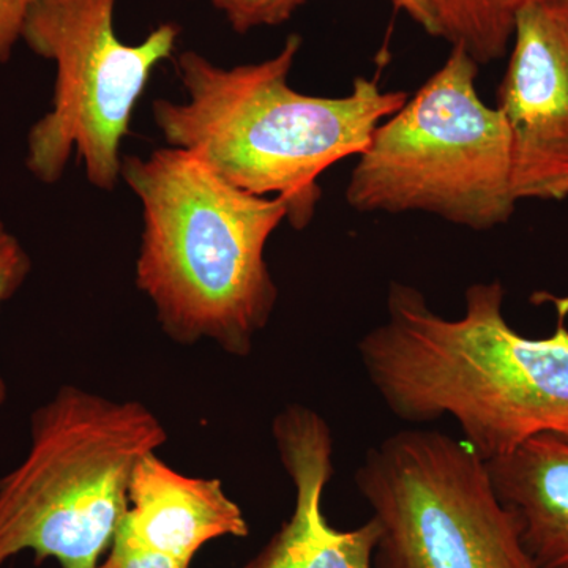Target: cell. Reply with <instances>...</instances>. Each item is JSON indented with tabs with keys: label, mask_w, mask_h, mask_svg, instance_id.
Returning <instances> with one entry per match:
<instances>
[{
	"label": "cell",
	"mask_w": 568,
	"mask_h": 568,
	"mask_svg": "<svg viewBox=\"0 0 568 568\" xmlns=\"http://www.w3.org/2000/svg\"><path fill=\"white\" fill-rule=\"evenodd\" d=\"M506 290L476 283L457 320L437 315L409 284L388 287L386 321L358 342L369 383L407 424L450 417L485 462L532 437L568 440V301L545 338L518 334L504 316Z\"/></svg>",
	"instance_id": "1"
},
{
	"label": "cell",
	"mask_w": 568,
	"mask_h": 568,
	"mask_svg": "<svg viewBox=\"0 0 568 568\" xmlns=\"http://www.w3.org/2000/svg\"><path fill=\"white\" fill-rule=\"evenodd\" d=\"M144 231L136 284L174 342L211 339L248 355L276 305L265 245L287 220L286 200L237 189L185 149L123 156Z\"/></svg>",
	"instance_id": "2"
},
{
	"label": "cell",
	"mask_w": 568,
	"mask_h": 568,
	"mask_svg": "<svg viewBox=\"0 0 568 568\" xmlns=\"http://www.w3.org/2000/svg\"><path fill=\"white\" fill-rule=\"evenodd\" d=\"M301 47L294 33L274 58L233 69L182 52L178 69L189 102L153 103L171 148L194 153L244 192L284 197L295 230L315 215L324 171L361 155L377 126L409 99L366 78L335 99L294 91L287 78Z\"/></svg>",
	"instance_id": "3"
},
{
	"label": "cell",
	"mask_w": 568,
	"mask_h": 568,
	"mask_svg": "<svg viewBox=\"0 0 568 568\" xmlns=\"http://www.w3.org/2000/svg\"><path fill=\"white\" fill-rule=\"evenodd\" d=\"M166 429L140 402L62 387L31 418V447L0 478V568L22 551L61 568H97L129 508L142 458Z\"/></svg>",
	"instance_id": "4"
},
{
	"label": "cell",
	"mask_w": 568,
	"mask_h": 568,
	"mask_svg": "<svg viewBox=\"0 0 568 568\" xmlns=\"http://www.w3.org/2000/svg\"><path fill=\"white\" fill-rule=\"evenodd\" d=\"M478 67L452 47L446 63L377 126L347 183L351 207L432 213L474 231L511 219L510 132L477 93Z\"/></svg>",
	"instance_id": "5"
},
{
	"label": "cell",
	"mask_w": 568,
	"mask_h": 568,
	"mask_svg": "<svg viewBox=\"0 0 568 568\" xmlns=\"http://www.w3.org/2000/svg\"><path fill=\"white\" fill-rule=\"evenodd\" d=\"M355 485L379 528L375 568H540L500 503L487 462L435 429L369 448Z\"/></svg>",
	"instance_id": "6"
},
{
	"label": "cell",
	"mask_w": 568,
	"mask_h": 568,
	"mask_svg": "<svg viewBox=\"0 0 568 568\" xmlns=\"http://www.w3.org/2000/svg\"><path fill=\"white\" fill-rule=\"evenodd\" d=\"M118 0H33L21 39L55 63L52 108L29 132L28 163L33 178L55 183L71 153L100 190L121 179V142L155 67L173 55L179 29L164 22L141 43L119 39Z\"/></svg>",
	"instance_id": "7"
},
{
	"label": "cell",
	"mask_w": 568,
	"mask_h": 568,
	"mask_svg": "<svg viewBox=\"0 0 568 568\" xmlns=\"http://www.w3.org/2000/svg\"><path fill=\"white\" fill-rule=\"evenodd\" d=\"M497 110L510 132L517 201L568 197V0L519 11Z\"/></svg>",
	"instance_id": "8"
},
{
	"label": "cell",
	"mask_w": 568,
	"mask_h": 568,
	"mask_svg": "<svg viewBox=\"0 0 568 568\" xmlns=\"http://www.w3.org/2000/svg\"><path fill=\"white\" fill-rule=\"evenodd\" d=\"M272 433L294 484V511L244 568H375V519L342 530L324 515V491L334 474V437L327 422L310 407L293 405L275 417Z\"/></svg>",
	"instance_id": "9"
},
{
	"label": "cell",
	"mask_w": 568,
	"mask_h": 568,
	"mask_svg": "<svg viewBox=\"0 0 568 568\" xmlns=\"http://www.w3.org/2000/svg\"><path fill=\"white\" fill-rule=\"evenodd\" d=\"M121 528L144 547L186 566L212 540L248 536L244 511L219 478L185 476L156 452L134 469Z\"/></svg>",
	"instance_id": "10"
},
{
	"label": "cell",
	"mask_w": 568,
	"mask_h": 568,
	"mask_svg": "<svg viewBox=\"0 0 568 568\" xmlns=\"http://www.w3.org/2000/svg\"><path fill=\"white\" fill-rule=\"evenodd\" d=\"M500 503L540 568H568V440L532 437L504 457L487 462Z\"/></svg>",
	"instance_id": "11"
},
{
	"label": "cell",
	"mask_w": 568,
	"mask_h": 568,
	"mask_svg": "<svg viewBox=\"0 0 568 568\" xmlns=\"http://www.w3.org/2000/svg\"><path fill=\"white\" fill-rule=\"evenodd\" d=\"M545 0H433L436 36L487 65L506 55L519 11Z\"/></svg>",
	"instance_id": "12"
},
{
	"label": "cell",
	"mask_w": 568,
	"mask_h": 568,
	"mask_svg": "<svg viewBox=\"0 0 568 568\" xmlns=\"http://www.w3.org/2000/svg\"><path fill=\"white\" fill-rule=\"evenodd\" d=\"M306 0H212L231 28L245 33L264 26H280L290 20Z\"/></svg>",
	"instance_id": "13"
},
{
	"label": "cell",
	"mask_w": 568,
	"mask_h": 568,
	"mask_svg": "<svg viewBox=\"0 0 568 568\" xmlns=\"http://www.w3.org/2000/svg\"><path fill=\"white\" fill-rule=\"evenodd\" d=\"M31 268V257L22 248L20 241L0 222V305L10 301L20 290ZM6 398L7 386L0 376V406L6 403Z\"/></svg>",
	"instance_id": "14"
},
{
	"label": "cell",
	"mask_w": 568,
	"mask_h": 568,
	"mask_svg": "<svg viewBox=\"0 0 568 568\" xmlns=\"http://www.w3.org/2000/svg\"><path fill=\"white\" fill-rule=\"evenodd\" d=\"M181 560L153 551L134 540L126 530L119 526L108 549L106 558L100 560L97 568H190Z\"/></svg>",
	"instance_id": "15"
},
{
	"label": "cell",
	"mask_w": 568,
	"mask_h": 568,
	"mask_svg": "<svg viewBox=\"0 0 568 568\" xmlns=\"http://www.w3.org/2000/svg\"><path fill=\"white\" fill-rule=\"evenodd\" d=\"M33 0H0V63L10 61Z\"/></svg>",
	"instance_id": "16"
},
{
	"label": "cell",
	"mask_w": 568,
	"mask_h": 568,
	"mask_svg": "<svg viewBox=\"0 0 568 568\" xmlns=\"http://www.w3.org/2000/svg\"><path fill=\"white\" fill-rule=\"evenodd\" d=\"M396 9L405 11L429 36H436L435 10L433 0H390Z\"/></svg>",
	"instance_id": "17"
}]
</instances>
